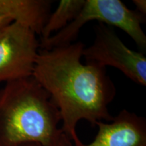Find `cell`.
<instances>
[{"label":"cell","instance_id":"9c48e42d","mask_svg":"<svg viewBox=\"0 0 146 146\" xmlns=\"http://www.w3.org/2000/svg\"><path fill=\"white\" fill-rule=\"evenodd\" d=\"M133 3L135 5V11L145 16L146 1L145 0H133Z\"/></svg>","mask_w":146,"mask_h":146},{"label":"cell","instance_id":"6da1fadb","mask_svg":"<svg viewBox=\"0 0 146 146\" xmlns=\"http://www.w3.org/2000/svg\"><path fill=\"white\" fill-rule=\"evenodd\" d=\"M85 45L76 41L50 50H40L33 76L49 93L59 110L63 133L70 140L77 136L76 126L86 120L92 127L98 122H111L108 106L116 87L106 68L82 63Z\"/></svg>","mask_w":146,"mask_h":146},{"label":"cell","instance_id":"30bf717a","mask_svg":"<svg viewBox=\"0 0 146 146\" xmlns=\"http://www.w3.org/2000/svg\"><path fill=\"white\" fill-rule=\"evenodd\" d=\"M72 143L71 142V140L68 137H67L66 135H64V137L62 139L61 142H60V145L58 146H72ZM21 146H41L39 144L37 143H27V144H24L23 145Z\"/></svg>","mask_w":146,"mask_h":146},{"label":"cell","instance_id":"8fae6325","mask_svg":"<svg viewBox=\"0 0 146 146\" xmlns=\"http://www.w3.org/2000/svg\"><path fill=\"white\" fill-rule=\"evenodd\" d=\"M12 20L8 16L0 14V29L12 23Z\"/></svg>","mask_w":146,"mask_h":146},{"label":"cell","instance_id":"52a82bcc","mask_svg":"<svg viewBox=\"0 0 146 146\" xmlns=\"http://www.w3.org/2000/svg\"><path fill=\"white\" fill-rule=\"evenodd\" d=\"M53 2L51 0H0V14L41 36Z\"/></svg>","mask_w":146,"mask_h":146},{"label":"cell","instance_id":"8992f818","mask_svg":"<svg viewBox=\"0 0 146 146\" xmlns=\"http://www.w3.org/2000/svg\"><path fill=\"white\" fill-rule=\"evenodd\" d=\"M94 140L85 145L76 137L72 146H146V120L127 110H123L109 123L98 122Z\"/></svg>","mask_w":146,"mask_h":146},{"label":"cell","instance_id":"5b68a950","mask_svg":"<svg viewBox=\"0 0 146 146\" xmlns=\"http://www.w3.org/2000/svg\"><path fill=\"white\" fill-rule=\"evenodd\" d=\"M39 50V40L28 27L12 22L0 29V83L31 76Z\"/></svg>","mask_w":146,"mask_h":146},{"label":"cell","instance_id":"3957f363","mask_svg":"<svg viewBox=\"0 0 146 146\" xmlns=\"http://www.w3.org/2000/svg\"><path fill=\"white\" fill-rule=\"evenodd\" d=\"M95 21L120 29L130 36L140 52H146V35L141 27L145 16L127 8L120 0H85L74 21L49 39L39 40L40 50H50L74 43L82 27Z\"/></svg>","mask_w":146,"mask_h":146},{"label":"cell","instance_id":"ba28073f","mask_svg":"<svg viewBox=\"0 0 146 146\" xmlns=\"http://www.w3.org/2000/svg\"><path fill=\"white\" fill-rule=\"evenodd\" d=\"M85 0H60L57 8L49 16L40 40H46L74 21L83 8Z\"/></svg>","mask_w":146,"mask_h":146},{"label":"cell","instance_id":"7a4b0ae2","mask_svg":"<svg viewBox=\"0 0 146 146\" xmlns=\"http://www.w3.org/2000/svg\"><path fill=\"white\" fill-rule=\"evenodd\" d=\"M60 111L33 76L0 89V146H58L64 136Z\"/></svg>","mask_w":146,"mask_h":146},{"label":"cell","instance_id":"277c9868","mask_svg":"<svg viewBox=\"0 0 146 146\" xmlns=\"http://www.w3.org/2000/svg\"><path fill=\"white\" fill-rule=\"evenodd\" d=\"M94 28V43L85 47L82 53L85 63L114 67L134 83L145 86L146 57L143 53L129 48L114 27L98 23Z\"/></svg>","mask_w":146,"mask_h":146}]
</instances>
